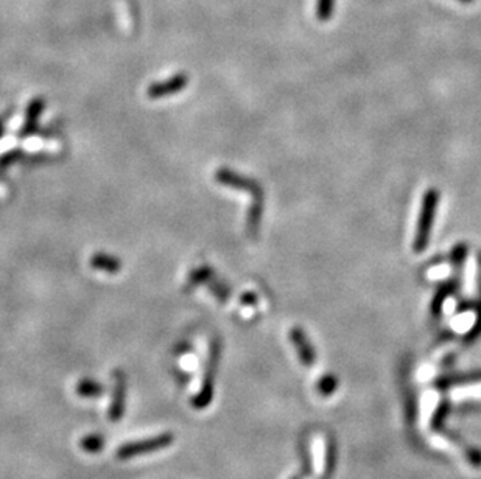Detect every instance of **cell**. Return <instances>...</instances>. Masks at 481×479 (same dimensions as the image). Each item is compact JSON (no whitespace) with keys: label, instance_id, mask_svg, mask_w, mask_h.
Segmentation results:
<instances>
[{"label":"cell","instance_id":"3957f363","mask_svg":"<svg viewBox=\"0 0 481 479\" xmlns=\"http://www.w3.org/2000/svg\"><path fill=\"white\" fill-rule=\"evenodd\" d=\"M173 442H175V436L170 435V432L155 436L151 439H145V441L128 442V444L122 445V447L117 450V457L125 461V459H131V457L142 456V455H150V453H156V451L170 447V445Z\"/></svg>","mask_w":481,"mask_h":479},{"label":"cell","instance_id":"ba28073f","mask_svg":"<svg viewBox=\"0 0 481 479\" xmlns=\"http://www.w3.org/2000/svg\"><path fill=\"white\" fill-rule=\"evenodd\" d=\"M290 338H292V343L294 344L296 349L299 352V357L301 359L304 361L306 364H313V350H312V346L308 344L307 336L304 334L301 329H293L292 333H290Z\"/></svg>","mask_w":481,"mask_h":479},{"label":"cell","instance_id":"4fadbf2b","mask_svg":"<svg viewBox=\"0 0 481 479\" xmlns=\"http://www.w3.org/2000/svg\"><path fill=\"white\" fill-rule=\"evenodd\" d=\"M212 270H210L209 266H201L198 270H195L190 275L189 279V286H195V285H201L204 282H207L210 277H212Z\"/></svg>","mask_w":481,"mask_h":479},{"label":"cell","instance_id":"9c48e42d","mask_svg":"<svg viewBox=\"0 0 481 479\" xmlns=\"http://www.w3.org/2000/svg\"><path fill=\"white\" fill-rule=\"evenodd\" d=\"M90 266L97 271H103V273H108V274H116L122 270L120 260L114 257V255L102 254V252L95 254L94 257L90 259Z\"/></svg>","mask_w":481,"mask_h":479},{"label":"cell","instance_id":"5bb4252c","mask_svg":"<svg viewBox=\"0 0 481 479\" xmlns=\"http://www.w3.org/2000/svg\"><path fill=\"white\" fill-rule=\"evenodd\" d=\"M467 255V246L466 245H458L457 247L453 249L452 252V261L455 266H461L463 265V261Z\"/></svg>","mask_w":481,"mask_h":479},{"label":"cell","instance_id":"52a82bcc","mask_svg":"<svg viewBox=\"0 0 481 479\" xmlns=\"http://www.w3.org/2000/svg\"><path fill=\"white\" fill-rule=\"evenodd\" d=\"M45 108V103L42 98H36V100H33L29 108H27V115H25V120L22 124V134H31L33 131L36 129L38 127V122L41 119V114Z\"/></svg>","mask_w":481,"mask_h":479},{"label":"cell","instance_id":"8fae6325","mask_svg":"<svg viewBox=\"0 0 481 479\" xmlns=\"http://www.w3.org/2000/svg\"><path fill=\"white\" fill-rule=\"evenodd\" d=\"M333 8L335 0H318V3H316V17L322 22L329 21L333 15Z\"/></svg>","mask_w":481,"mask_h":479},{"label":"cell","instance_id":"6da1fadb","mask_svg":"<svg viewBox=\"0 0 481 479\" xmlns=\"http://www.w3.org/2000/svg\"><path fill=\"white\" fill-rule=\"evenodd\" d=\"M441 195L436 188H428L423 196V202H420L419 210V218L416 226V234H414L413 249L414 252H424L425 247L430 241L433 222L436 220V212L439 206Z\"/></svg>","mask_w":481,"mask_h":479},{"label":"cell","instance_id":"277c9868","mask_svg":"<svg viewBox=\"0 0 481 479\" xmlns=\"http://www.w3.org/2000/svg\"><path fill=\"white\" fill-rule=\"evenodd\" d=\"M215 179L216 182H220L221 186H228V187H232L237 190H245V192L251 193L253 198H263V193H262V188L257 186V182L245 178V176L242 174H237L234 172H230L228 168H221L216 172L215 174Z\"/></svg>","mask_w":481,"mask_h":479},{"label":"cell","instance_id":"8992f818","mask_svg":"<svg viewBox=\"0 0 481 479\" xmlns=\"http://www.w3.org/2000/svg\"><path fill=\"white\" fill-rule=\"evenodd\" d=\"M125 397H127V378H125V373L117 371L114 373L113 402H111L109 412H108V417L109 420H113V422H118L123 416Z\"/></svg>","mask_w":481,"mask_h":479},{"label":"cell","instance_id":"9a60e30c","mask_svg":"<svg viewBox=\"0 0 481 479\" xmlns=\"http://www.w3.org/2000/svg\"><path fill=\"white\" fill-rule=\"evenodd\" d=\"M459 2H463V3H471V2H473V0H459Z\"/></svg>","mask_w":481,"mask_h":479},{"label":"cell","instance_id":"7a4b0ae2","mask_svg":"<svg viewBox=\"0 0 481 479\" xmlns=\"http://www.w3.org/2000/svg\"><path fill=\"white\" fill-rule=\"evenodd\" d=\"M219 361H220V343L219 341H214L212 346H210V349H209L207 367H206V372H204L201 391L196 393L192 400L194 408H196V409L206 408V406L212 402L215 373H216V369H219Z\"/></svg>","mask_w":481,"mask_h":479},{"label":"cell","instance_id":"30bf717a","mask_svg":"<svg viewBox=\"0 0 481 479\" xmlns=\"http://www.w3.org/2000/svg\"><path fill=\"white\" fill-rule=\"evenodd\" d=\"M77 391L81 397H97L103 393L102 384H98L97 382H94V380H83V382H80V384H78Z\"/></svg>","mask_w":481,"mask_h":479},{"label":"cell","instance_id":"5b68a950","mask_svg":"<svg viewBox=\"0 0 481 479\" xmlns=\"http://www.w3.org/2000/svg\"><path fill=\"white\" fill-rule=\"evenodd\" d=\"M189 84L187 74H178L167 78L164 81H157L151 84L148 88L147 95L151 100H157V98H166L170 95H175L178 92H181Z\"/></svg>","mask_w":481,"mask_h":479},{"label":"cell","instance_id":"7c38bea8","mask_svg":"<svg viewBox=\"0 0 481 479\" xmlns=\"http://www.w3.org/2000/svg\"><path fill=\"white\" fill-rule=\"evenodd\" d=\"M103 437L102 436H97V435H92L88 437H83L81 441V448L88 453H97L103 448Z\"/></svg>","mask_w":481,"mask_h":479}]
</instances>
